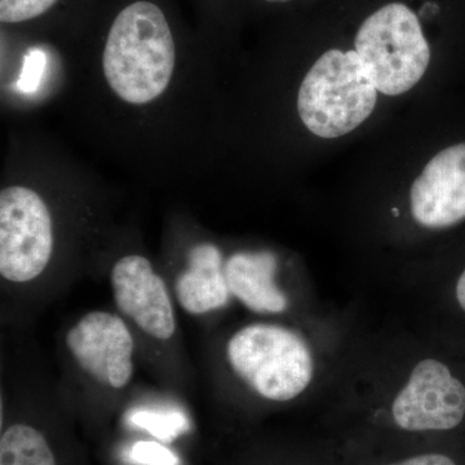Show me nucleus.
I'll list each match as a JSON object with an SVG mask.
<instances>
[{
    "label": "nucleus",
    "instance_id": "nucleus-1",
    "mask_svg": "<svg viewBox=\"0 0 465 465\" xmlns=\"http://www.w3.org/2000/svg\"><path fill=\"white\" fill-rule=\"evenodd\" d=\"M69 78L73 115L104 154L148 179L203 170L206 69L183 57L157 3L122 8Z\"/></svg>",
    "mask_w": 465,
    "mask_h": 465
},
{
    "label": "nucleus",
    "instance_id": "nucleus-2",
    "mask_svg": "<svg viewBox=\"0 0 465 465\" xmlns=\"http://www.w3.org/2000/svg\"><path fill=\"white\" fill-rule=\"evenodd\" d=\"M99 185L36 143L8 153L0 186V278L5 290L45 282L76 241L100 232Z\"/></svg>",
    "mask_w": 465,
    "mask_h": 465
},
{
    "label": "nucleus",
    "instance_id": "nucleus-3",
    "mask_svg": "<svg viewBox=\"0 0 465 465\" xmlns=\"http://www.w3.org/2000/svg\"><path fill=\"white\" fill-rule=\"evenodd\" d=\"M63 351L73 381L84 396L112 403L133 384L140 348L118 312H87L70 323Z\"/></svg>",
    "mask_w": 465,
    "mask_h": 465
},
{
    "label": "nucleus",
    "instance_id": "nucleus-4",
    "mask_svg": "<svg viewBox=\"0 0 465 465\" xmlns=\"http://www.w3.org/2000/svg\"><path fill=\"white\" fill-rule=\"evenodd\" d=\"M115 312L130 324L140 351L150 361L177 356L180 329L177 304L166 274L143 251L125 249L109 266Z\"/></svg>",
    "mask_w": 465,
    "mask_h": 465
},
{
    "label": "nucleus",
    "instance_id": "nucleus-5",
    "mask_svg": "<svg viewBox=\"0 0 465 465\" xmlns=\"http://www.w3.org/2000/svg\"><path fill=\"white\" fill-rule=\"evenodd\" d=\"M224 356L232 374L271 402L295 400L313 379L308 345L298 333L280 324L242 327L226 341Z\"/></svg>",
    "mask_w": 465,
    "mask_h": 465
},
{
    "label": "nucleus",
    "instance_id": "nucleus-6",
    "mask_svg": "<svg viewBox=\"0 0 465 465\" xmlns=\"http://www.w3.org/2000/svg\"><path fill=\"white\" fill-rule=\"evenodd\" d=\"M378 90L356 51L324 52L302 79L296 108L305 127L322 139L356 130L374 112Z\"/></svg>",
    "mask_w": 465,
    "mask_h": 465
},
{
    "label": "nucleus",
    "instance_id": "nucleus-7",
    "mask_svg": "<svg viewBox=\"0 0 465 465\" xmlns=\"http://www.w3.org/2000/svg\"><path fill=\"white\" fill-rule=\"evenodd\" d=\"M354 51L376 90L387 96L414 88L430 61L419 18L401 3L384 5L363 21Z\"/></svg>",
    "mask_w": 465,
    "mask_h": 465
},
{
    "label": "nucleus",
    "instance_id": "nucleus-8",
    "mask_svg": "<svg viewBox=\"0 0 465 465\" xmlns=\"http://www.w3.org/2000/svg\"><path fill=\"white\" fill-rule=\"evenodd\" d=\"M171 235L166 274L177 308L203 318L228 307L232 295L225 277V252L198 226Z\"/></svg>",
    "mask_w": 465,
    "mask_h": 465
},
{
    "label": "nucleus",
    "instance_id": "nucleus-9",
    "mask_svg": "<svg viewBox=\"0 0 465 465\" xmlns=\"http://www.w3.org/2000/svg\"><path fill=\"white\" fill-rule=\"evenodd\" d=\"M394 421L409 432L450 430L465 416V387L445 363L423 360L391 406Z\"/></svg>",
    "mask_w": 465,
    "mask_h": 465
},
{
    "label": "nucleus",
    "instance_id": "nucleus-10",
    "mask_svg": "<svg viewBox=\"0 0 465 465\" xmlns=\"http://www.w3.org/2000/svg\"><path fill=\"white\" fill-rule=\"evenodd\" d=\"M410 204L416 223L448 228L465 219V143L442 150L412 183Z\"/></svg>",
    "mask_w": 465,
    "mask_h": 465
},
{
    "label": "nucleus",
    "instance_id": "nucleus-11",
    "mask_svg": "<svg viewBox=\"0 0 465 465\" xmlns=\"http://www.w3.org/2000/svg\"><path fill=\"white\" fill-rule=\"evenodd\" d=\"M278 256L271 250L234 251L225 258L232 298L258 314H281L289 298L277 283Z\"/></svg>",
    "mask_w": 465,
    "mask_h": 465
},
{
    "label": "nucleus",
    "instance_id": "nucleus-12",
    "mask_svg": "<svg viewBox=\"0 0 465 465\" xmlns=\"http://www.w3.org/2000/svg\"><path fill=\"white\" fill-rule=\"evenodd\" d=\"M0 465H60L47 430L32 419L15 418L2 424Z\"/></svg>",
    "mask_w": 465,
    "mask_h": 465
},
{
    "label": "nucleus",
    "instance_id": "nucleus-13",
    "mask_svg": "<svg viewBox=\"0 0 465 465\" xmlns=\"http://www.w3.org/2000/svg\"><path fill=\"white\" fill-rule=\"evenodd\" d=\"M60 0H0L3 25H18L45 16Z\"/></svg>",
    "mask_w": 465,
    "mask_h": 465
},
{
    "label": "nucleus",
    "instance_id": "nucleus-14",
    "mask_svg": "<svg viewBox=\"0 0 465 465\" xmlns=\"http://www.w3.org/2000/svg\"><path fill=\"white\" fill-rule=\"evenodd\" d=\"M133 458L137 463L143 465H177L179 459L158 442H139L134 446Z\"/></svg>",
    "mask_w": 465,
    "mask_h": 465
},
{
    "label": "nucleus",
    "instance_id": "nucleus-15",
    "mask_svg": "<svg viewBox=\"0 0 465 465\" xmlns=\"http://www.w3.org/2000/svg\"><path fill=\"white\" fill-rule=\"evenodd\" d=\"M390 465H457L452 459L442 454H424L418 457L409 458L406 460L399 461Z\"/></svg>",
    "mask_w": 465,
    "mask_h": 465
},
{
    "label": "nucleus",
    "instance_id": "nucleus-16",
    "mask_svg": "<svg viewBox=\"0 0 465 465\" xmlns=\"http://www.w3.org/2000/svg\"><path fill=\"white\" fill-rule=\"evenodd\" d=\"M457 299L459 305L465 312V271L461 273L457 283Z\"/></svg>",
    "mask_w": 465,
    "mask_h": 465
},
{
    "label": "nucleus",
    "instance_id": "nucleus-17",
    "mask_svg": "<svg viewBox=\"0 0 465 465\" xmlns=\"http://www.w3.org/2000/svg\"><path fill=\"white\" fill-rule=\"evenodd\" d=\"M268 3H274V5H284V3H289L291 0H265Z\"/></svg>",
    "mask_w": 465,
    "mask_h": 465
}]
</instances>
